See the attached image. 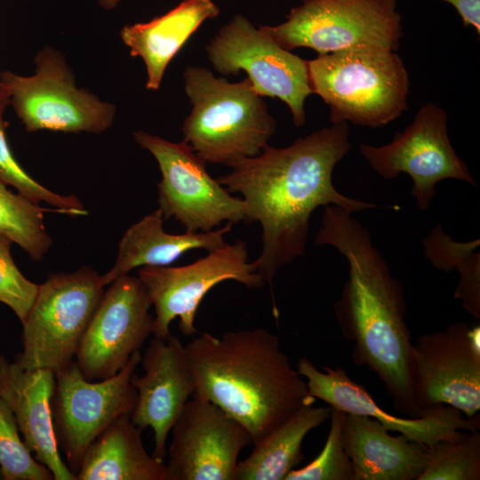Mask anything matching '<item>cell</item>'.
Masks as SVG:
<instances>
[{
    "label": "cell",
    "mask_w": 480,
    "mask_h": 480,
    "mask_svg": "<svg viewBox=\"0 0 480 480\" xmlns=\"http://www.w3.org/2000/svg\"><path fill=\"white\" fill-rule=\"evenodd\" d=\"M108 285L75 357L80 372L90 381L119 372L153 331L152 301L139 276L124 275Z\"/></svg>",
    "instance_id": "9a60e30c"
},
{
    "label": "cell",
    "mask_w": 480,
    "mask_h": 480,
    "mask_svg": "<svg viewBox=\"0 0 480 480\" xmlns=\"http://www.w3.org/2000/svg\"><path fill=\"white\" fill-rule=\"evenodd\" d=\"M141 361L136 351L116 375L86 380L76 361L57 372L52 414L59 449L76 475L91 443L116 420L132 416L137 392L132 376Z\"/></svg>",
    "instance_id": "30bf717a"
},
{
    "label": "cell",
    "mask_w": 480,
    "mask_h": 480,
    "mask_svg": "<svg viewBox=\"0 0 480 480\" xmlns=\"http://www.w3.org/2000/svg\"><path fill=\"white\" fill-rule=\"evenodd\" d=\"M133 137L158 163V208L164 220L174 218L191 233L209 232L225 220H245L243 199L231 196L210 176L206 163L185 140L172 142L143 131L133 132Z\"/></svg>",
    "instance_id": "8fae6325"
},
{
    "label": "cell",
    "mask_w": 480,
    "mask_h": 480,
    "mask_svg": "<svg viewBox=\"0 0 480 480\" xmlns=\"http://www.w3.org/2000/svg\"><path fill=\"white\" fill-rule=\"evenodd\" d=\"M350 149L348 124H333L285 148L268 144L216 178L229 193L241 194L244 221L261 225L262 250L253 262L265 282L271 284L279 268L305 253L310 216L317 207L332 204L350 213L378 207L341 194L332 183L334 167Z\"/></svg>",
    "instance_id": "6da1fadb"
},
{
    "label": "cell",
    "mask_w": 480,
    "mask_h": 480,
    "mask_svg": "<svg viewBox=\"0 0 480 480\" xmlns=\"http://www.w3.org/2000/svg\"><path fill=\"white\" fill-rule=\"evenodd\" d=\"M220 8L212 0H183L166 13L148 22L127 25L121 30L132 57H140L147 69L146 88L157 90L172 58Z\"/></svg>",
    "instance_id": "44dd1931"
},
{
    "label": "cell",
    "mask_w": 480,
    "mask_h": 480,
    "mask_svg": "<svg viewBox=\"0 0 480 480\" xmlns=\"http://www.w3.org/2000/svg\"><path fill=\"white\" fill-rule=\"evenodd\" d=\"M480 328L457 321L412 344L411 384L420 416L440 405L467 418L480 409Z\"/></svg>",
    "instance_id": "7c38bea8"
},
{
    "label": "cell",
    "mask_w": 480,
    "mask_h": 480,
    "mask_svg": "<svg viewBox=\"0 0 480 480\" xmlns=\"http://www.w3.org/2000/svg\"><path fill=\"white\" fill-rule=\"evenodd\" d=\"M0 479H4L1 468H0Z\"/></svg>",
    "instance_id": "836d02e7"
},
{
    "label": "cell",
    "mask_w": 480,
    "mask_h": 480,
    "mask_svg": "<svg viewBox=\"0 0 480 480\" xmlns=\"http://www.w3.org/2000/svg\"><path fill=\"white\" fill-rule=\"evenodd\" d=\"M442 1L453 6L460 16L464 27L472 26L476 33L480 34V0Z\"/></svg>",
    "instance_id": "1f68e13d"
},
{
    "label": "cell",
    "mask_w": 480,
    "mask_h": 480,
    "mask_svg": "<svg viewBox=\"0 0 480 480\" xmlns=\"http://www.w3.org/2000/svg\"><path fill=\"white\" fill-rule=\"evenodd\" d=\"M12 244L10 238L0 233V302L9 307L22 324L40 284L28 280L16 266L11 252Z\"/></svg>",
    "instance_id": "4dcf8cb0"
},
{
    "label": "cell",
    "mask_w": 480,
    "mask_h": 480,
    "mask_svg": "<svg viewBox=\"0 0 480 480\" xmlns=\"http://www.w3.org/2000/svg\"><path fill=\"white\" fill-rule=\"evenodd\" d=\"M35 61L36 69L31 76L11 71L0 73V82L10 94V104L28 132L51 130L100 133L111 126L115 106L77 88L59 52L45 47Z\"/></svg>",
    "instance_id": "ba28073f"
},
{
    "label": "cell",
    "mask_w": 480,
    "mask_h": 480,
    "mask_svg": "<svg viewBox=\"0 0 480 480\" xmlns=\"http://www.w3.org/2000/svg\"><path fill=\"white\" fill-rule=\"evenodd\" d=\"M10 104V94L0 82V183L13 187L20 194L39 204L46 203L61 213L68 215H86L82 201L75 195L55 193L33 179L13 156L7 142L4 118L5 108Z\"/></svg>",
    "instance_id": "4316f807"
},
{
    "label": "cell",
    "mask_w": 480,
    "mask_h": 480,
    "mask_svg": "<svg viewBox=\"0 0 480 480\" xmlns=\"http://www.w3.org/2000/svg\"><path fill=\"white\" fill-rule=\"evenodd\" d=\"M185 349L195 380L192 396L211 401L240 422L252 444L316 401L279 338L263 328L221 337L204 332Z\"/></svg>",
    "instance_id": "3957f363"
},
{
    "label": "cell",
    "mask_w": 480,
    "mask_h": 480,
    "mask_svg": "<svg viewBox=\"0 0 480 480\" xmlns=\"http://www.w3.org/2000/svg\"><path fill=\"white\" fill-rule=\"evenodd\" d=\"M296 370L306 379L308 395L313 398L346 413L375 419L388 430L397 432L411 441L429 446L442 440L456 438L464 431L480 428L479 413L469 419L449 405L435 407L422 416L410 419L388 413L341 367L324 366V371H320L309 359L301 357Z\"/></svg>",
    "instance_id": "e0dca14e"
},
{
    "label": "cell",
    "mask_w": 480,
    "mask_h": 480,
    "mask_svg": "<svg viewBox=\"0 0 480 480\" xmlns=\"http://www.w3.org/2000/svg\"><path fill=\"white\" fill-rule=\"evenodd\" d=\"M166 480H235L249 431L209 400L192 396L171 429Z\"/></svg>",
    "instance_id": "2e32d148"
},
{
    "label": "cell",
    "mask_w": 480,
    "mask_h": 480,
    "mask_svg": "<svg viewBox=\"0 0 480 480\" xmlns=\"http://www.w3.org/2000/svg\"><path fill=\"white\" fill-rule=\"evenodd\" d=\"M314 241L334 247L348 263V277L333 308L342 336L353 345L354 364L375 373L397 412L420 417L411 384L412 343L402 284L391 276L368 228L341 207L324 206Z\"/></svg>",
    "instance_id": "7a4b0ae2"
},
{
    "label": "cell",
    "mask_w": 480,
    "mask_h": 480,
    "mask_svg": "<svg viewBox=\"0 0 480 480\" xmlns=\"http://www.w3.org/2000/svg\"><path fill=\"white\" fill-rule=\"evenodd\" d=\"M55 373L25 369L0 354V396L12 409L23 441L54 480H76L60 457L52 414Z\"/></svg>",
    "instance_id": "d6986e66"
},
{
    "label": "cell",
    "mask_w": 480,
    "mask_h": 480,
    "mask_svg": "<svg viewBox=\"0 0 480 480\" xmlns=\"http://www.w3.org/2000/svg\"><path fill=\"white\" fill-rule=\"evenodd\" d=\"M164 220L163 213L157 208L124 232L113 267L101 275L105 286L136 268L169 266L188 251L204 249L210 252L221 248L227 244L224 235L233 225L228 222L209 232L171 234L164 231Z\"/></svg>",
    "instance_id": "7402d4cb"
},
{
    "label": "cell",
    "mask_w": 480,
    "mask_h": 480,
    "mask_svg": "<svg viewBox=\"0 0 480 480\" xmlns=\"http://www.w3.org/2000/svg\"><path fill=\"white\" fill-rule=\"evenodd\" d=\"M312 93L330 108L332 124L377 128L408 108L409 76L396 51L356 48L308 60Z\"/></svg>",
    "instance_id": "5b68a950"
},
{
    "label": "cell",
    "mask_w": 480,
    "mask_h": 480,
    "mask_svg": "<svg viewBox=\"0 0 480 480\" xmlns=\"http://www.w3.org/2000/svg\"><path fill=\"white\" fill-rule=\"evenodd\" d=\"M330 406L303 405L238 462L235 480H284L303 460L301 445L309 431L329 420Z\"/></svg>",
    "instance_id": "cb8c5ba5"
},
{
    "label": "cell",
    "mask_w": 480,
    "mask_h": 480,
    "mask_svg": "<svg viewBox=\"0 0 480 480\" xmlns=\"http://www.w3.org/2000/svg\"><path fill=\"white\" fill-rule=\"evenodd\" d=\"M286 20L261 25L282 48L318 54L356 48L396 51L402 36L396 0H300Z\"/></svg>",
    "instance_id": "52a82bcc"
},
{
    "label": "cell",
    "mask_w": 480,
    "mask_h": 480,
    "mask_svg": "<svg viewBox=\"0 0 480 480\" xmlns=\"http://www.w3.org/2000/svg\"><path fill=\"white\" fill-rule=\"evenodd\" d=\"M123 0H99L100 5L105 10L115 8Z\"/></svg>",
    "instance_id": "d6a6232c"
},
{
    "label": "cell",
    "mask_w": 480,
    "mask_h": 480,
    "mask_svg": "<svg viewBox=\"0 0 480 480\" xmlns=\"http://www.w3.org/2000/svg\"><path fill=\"white\" fill-rule=\"evenodd\" d=\"M342 436L354 480H418L427 465L428 445L390 435L369 416L346 413Z\"/></svg>",
    "instance_id": "ffe728a7"
},
{
    "label": "cell",
    "mask_w": 480,
    "mask_h": 480,
    "mask_svg": "<svg viewBox=\"0 0 480 480\" xmlns=\"http://www.w3.org/2000/svg\"><path fill=\"white\" fill-rule=\"evenodd\" d=\"M138 276L155 308L152 334L160 339L170 335V324L176 317L180 318L183 335L196 334L194 322L198 307L205 294L220 283L234 280L252 289L265 284L254 262L248 261V247L241 240L210 251L207 256L186 266L140 267Z\"/></svg>",
    "instance_id": "4fadbf2b"
},
{
    "label": "cell",
    "mask_w": 480,
    "mask_h": 480,
    "mask_svg": "<svg viewBox=\"0 0 480 480\" xmlns=\"http://www.w3.org/2000/svg\"><path fill=\"white\" fill-rule=\"evenodd\" d=\"M0 468L4 480H52L20 436L13 412L0 396Z\"/></svg>",
    "instance_id": "f1b7e54d"
},
{
    "label": "cell",
    "mask_w": 480,
    "mask_h": 480,
    "mask_svg": "<svg viewBox=\"0 0 480 480\" xmlns=\"http://www.w3.org/2000/svg\"><path fill=\"white\" fill-rule=\"evenodd\" d=\"M346 412L332 408L330 429L322 452L308 464L292 470L284 480H354V469L343 444Z\"/></svg>",
    "instance_id": "f546056e"
},
{
    "label": "cell",
    "mask_w": 480,
    "mask_h": 480,
    "mask_svg": "<svg viewBox=\"0 0 480 480\" xmlns=\"http://www.w3.org/2000/svg\"><path fill=\"white\" fill-rule=\"evenodd\" d=\"M183 78L192 108L182 133L205 163L229 166L268 144L276 121L247 77L231 83L206 68L188 66Z\"/></svg>",
    "instance_id": "277c9868"
},
{
    "label": "cell",
    "mask_w": 480,
    "mask_h": 480,
    "mask_svg": "<svg viewBox=\"0 0 480 480\" xmlns=\"http://www.w3.org/2000/svg\"><path fill=\"white\" fill-rule=\"evenodd\" d=\"M205 52L218 73L226 76L244 71L259 95L281 100L294 124L305 125V101L312 93L308 60L282 48L261 25L256 28L236 14L210 39Z\"/></svg>",
    "instance_id": "9c48e42d"
},
{
    "label": "cell",
    "mask_w": 480,
    "mask_h": 480,
    "mask_svg": "<svg viewBox=\"0 0 480 480\" xmlns=\"http://www.w3.org/2000/svg\"><path fill=\"white\" fill-rule=\"evenodd\" d=\"M479 244V239L462 243L453 240L440 224L423 240L425 257L434 267L446 273L459 272L454 298L476 319H480V253L476 252Z\"/></svg>",
    "instance_id": "d4e9b609"
},
{
    "label": "cell",
    "mask_w": 480,
    "mask_h": 480,
    "mask_svg": "<svg viewBox=\"0 0 480 480\" xmlns=\"http://www.w3.org/2000/svg\"><path fill=\"white\" fill-rule=\"evenodd\" d=\"M104 287L101 275L87 266L49 275L22 323V350L13 361L54 373L74 362Z\"/></svg>",
    "instance_id": "8992f818"
},
{
    "label": "cell",
    "mask_w": 480,
    "mask_h": 480,
    "mask_svg": "<svg viewBox=\"0 0 480 480\" xmlns=\"http://www.w3.org/2000/svg\"><path fill=\"white\" fill-rule=\"evenodd\" d=\"M141 429L122 416L88 446L76 480H166V464L146 451Z\"/></svg>",
    "instance_id": "603a6c76"
},
{
    "label": "cell",
    "mask_w": 480,
    "mask_h": 480,
    "mask_svg": "<svg viewBox=\"0 0 480 480\" xmlns=\"http://www.w3.org/2000/svg\"><path fill=\"white\" fill-rule=\"evenodd\" d=\"M447 120L444 109L427 103L390 143L380 147L359 145L370 167L382 178L395 179L401 172L411 177V192L421 211L429 208L436 186L441 180H458L476 187L468 165L450 141Z\"/></svg>",
    "instance_id": "5bb4252c"
},
{
    "label": "cell",
    "mask_w": 480,
    "mask_h": 480,
    "mask_svg": "<svg viewBox=\"0 0 480 480\" xmlns=\"http://www.w3.org/2000/svg\"><path fill=\"white\" fill-rule=\"evenodd\" d=\"M479 479L480 433L472 430L429 445L427 465L418 480Z\"/></svg>",
    "instance_id": "83f0119b"
},
{
    "label": "cell",
    "mask_w": 480,
    "mask_h": 480,
    "mask_svg": "<svg viewBox=\"0 0 480 480\" xmlns=\"http://www.w3.org/2000/svg\"><path fill=\"white\" fill-rule=\"evenodd\" d=\"M140 362L144 374L132 376L137 401L131 419L140 429L153 430L152 455L164 460L169 433L195 391V380L185 346L172 333L166 339L154 337Z\"/></svg>",
    "instance_id": "ac0fdd59"
},
{
    "label": "cell",
    "mask_w": 480,
    "mask_h": 480,
    "mask_svg": "<svg viewBox=\"0 0 480 480\" xmlns=\"http://www.w3.org/2000/svg\"><path fill=\"white\" fill-rule=\"evenodd\" d=\"M45 211L60 212L57 209L43 208L0 183V233L17 244L36 262L44 259L52 244L44 222Z\"/></svg>",
    "instance_id": "484cf974"
}]
</instances>
